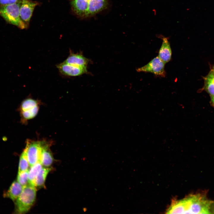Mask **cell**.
I'll list each match as a JSON object with an SVG mask.
<instances>
[{
  "label": "cell",
  "instance_id": "6da1fadb",
  "mask_svg": "<svg viewBox=\"0 0 214 214\" xmlns=\"http://www.w3.org/2000/svg\"><path fill=\"white\" fill-rule=\"evenodd\" d=\"M166 212L169 214H214V201L209 199L204 193L190 195L174 201Z\"/></svg>",
  "mask_w": 214,
  "mask_h": 214
},
{
  "label": "cell",
  "instance_id": "7a4b0ae2",
  "mask_svg": "<svg viewBox=\"0 0 214 214\" xmlns=\"http://www.w3.org/2000/svg\"><path fill=\"white\" fill-rule=\"evenodd\" d=\"M36 196V187L28 184L23 187V191L15 202V212L17 214L26 213L35 202Z\"/></svg>",
  "mask_w": 214,
  "mask_h": 214
},
{
  "label": "cell",
  "instance_id": "3957f363",
  "mask_svg": "<svg viewBox=\"0 0 214 214\" xmlns=\"http://www.w3.org/2000/svg\"><path fill=\"white\" fill-rule=\"evenodd\" d=\"M21 2L0 5V16L8 23L23 29L28 26L20 17V9Z\"/></svg>",
  "mask_w": 214,
  "mask_h": 214
},
{
  "label": "cell",
  "instance_id": "277c9868",
  "mask_svg": "<svg viewBox=\"0 0 214 214\" xmlns=\"http://www.w3.org/2000/svg\"><path fill=\"white\" fill-rule=\"evenodd\" d=\"M47 143L43 141L27 142L25 148L30 166L40 161L42 151Z\"/></svg>",
  "mask_w": 214,
  "mask_h": 214
},
{
  "label": "cell",
  "instance_id": "5b68a950",
  "mask_svg": "<svg viewBox=\"0 0 214 214\" xmlns=\"http://www.w3.org/2000/svg\"><path fill=\"white\" fill-rule=\"evenodd\" d=\"M165 64L158 56L146 65L138 68L137 70L138 72L151 73L157 76L164 77L165 75Z\"/></svg>",
  "mask_w": 214,
  "mask_h": 214
},
{
  "label": "cell",
  "instance_id": "8992f818",
  "mask_svg": "<svg viewBox=\"0 0 214 214\" xmlns=\"http://www.w3.org/2000/svg\"><path fill=\"white\" fill-rule=\"evenodd\" d=\"M56 67L62 74L67 76H78L87 72L86 68L69 64L64 62L56 65Z\"/></svg>",
  "mask_w": 214,
  "mask_h": 214
},
{
  "label": "cell",
  "instance_id": "52a82bcc",
  "mask_svg": "<svg viewBox=\"0 0 214 214\" xmlns=\"http://www.w3.org/2000/svg\"><path fill=\"white\" fill-rule=\"evenodd\" d=\"M38 3L32 0H22L20 9V17L28 26L34 9Z\"/></svg>",
  "mask_w": 214,
  "mask_h": 214
},
{
  "label": "cell",
  "instance_id": "ba28073f",
  "mask_svg": "<svg viewBox=\"0 0 214 214\" xmlns=\"http://www.w3.org/2000/svg\"><path fill=\"white\" fill-rule=\"evenodd\" d=\"M89 0H71V5L74 13L82 18L87 17Z\"/></svg>",
  "mask_w": 214,
  "mask_h": 214
},
{
  "label": "cell",
  "instance_id": "9c48e42d",
  "mask_svg": "<svg viewBox=\"0 0 214 214\" xmlns=\"http://www.w3.org/2000/svg\"><path fill=\"white\" fill-rule=\"evenodd\" d=\"M108 0H89L87 17L92 16L105 9Z\"/></svg>",
  "mask_w": 214,
  "mask_h": 214
},
{
  "label": "cell",
  "instance_id": "30bf717a",
  "mask_svg": "<svg viewBox=\"0 0 214 214\" xmlns=\"http://www.w3.org/2000/svg\"><path fill=\"white\" fill-rule=\"evenodd\" d=\"M89 60L81 53L75 54L72 51L66 59L64 62L67 64L86 68Z\"/></svg>",
  "mask_w": 214,
  "mask_h": 214
},
{
  "label": "cell",
  "instance_id": "8fae6325",
  "mask_svg": "<svg viewBox=\"0 0 214 214\" xmlns=\"http://www.w3.org/2000/svg\"><path fill=\"white\" fill-rule=\"evenodd\" d=\"M162 38V43L159 51L158 56L166 64L170 60L172 52L168 38L165 37Z\"/></svg>",
  "mask_w": 214,
  "mask_h": 214
},
{
  "label": "cell",
  "instance_id": "7c38bea8",
  "mask_svg": "<svg viewBox=\"0 0 214 214\" xmlns=\"http://www.w3.org/2000/svg\"><path fill=\"white\" fill-rule=\"evenodd\" d=\"M23 188V187L17 181H15L12 182L8 190L5 193L4 196L15 201L21 193Z\"/></svg>",
  "mask_w": 214,
  "mask_h": 214
},
{
  "label": "cell",
  "instance_id": "4fadbf2b",
  "mask_svg": "<svg viewBox=\"0 0 214 214\" xmlns=\"http://www.w3.org/2000/svg\"><path fill=\"white\" fill-rule=\"evenodd\" d=\"M40 161L44 167H49L52 164L54 158L47 143L43 147L41 153Z\"/></svg>",
  "mask_w": 214,
  "mask_h": 214
},
{
  "label": "cell",
  "instance_id": "5bb4252c",
  "mask_svg": "<svg viewBox=\"0 0 214 214\" xmlns=\"http://www.w3.org/2000/svg\"><path fill=\"white\" fill-rule=\"evenodd\" d=\"M204 88L210 96H214V67L204 78Z\"/></svg>",
  "mask_w": 214,
  "mask_h": 214
},
{
  "label": "cell",
  "instance_id": "9a60e30c",
  "mask_svg": "<svg viewBox=\"0 0 214 214\" xmlns=\"http://www.w3.org/2000/svg\"><path fill=\"white\" fill-rule=\"evenodd\" d=\"M51 170L49 167H43L40 170L35 179L34 185L36 187L43 186L45 184L46 177Z\"/></svg>",
  "mask_w": 214,
  "mask_h": 214
},
{
  "label": "cell",
  "instance_id": "2e32d148",
  "mask_svg": "<svg viewBox=\"0 0 214 214\" xmlns=\"http://www.w3.org/2000/svg\"><path fill=\"white\" fill-rule=\"evenodd\" d=\"M43 166L40 161H39L30 166L28 172L29 184L34 186V183L35 178Z\"/></svg>",
  "mask_w": 214,
  "mask_h": 214
},
{
  "label": "cell",
  "instance_id": "e0dca14e",
  "mask_svg": "<svg viewBox=\"0 0 214 214\" xmlns=\"http://www.w3.org/2000/svg\"><path fill=\"white\" fill-rule=\"evenodd\" d=\"M38 106H39L38 100L31 98L26 99L21 103L20 108V112L31 109Z\"/></svg>",
  "mask_w": 214,
  "mask_h": 214
},
{
  "label": "cell",
  "instance_id": "ac0fdd59",
  "mask_svg": "<svg viewBox=\"0 0 214 214\" xmlns=\"http://www.w3.org/2000/svg\"><path fill=\"white\" fill-rule=\"evenodd\" d=\"M30 166L27 158L26 150L24 149L20 157L18 172L28 170Z\"/></svg>",
  "mask_w": 214,
  "mask_h": 214
},
{
  "label": "cell",
  "instance_id": "d6986e66",
  "mask_svg": "<svg viewBox=\"0 0 214 214\" xmlns=\"http://www.w3.org/2000/svg\"><path fill=\"white\" fill-rule=\"evenodd\" d=\"M39 110V106L26 111L20 112L22 119L25 120L34 118L38 114Z\"/></svg>",
  "mask_w": 214,
  "mask_h": 214
},
{
  "label": "cell",
  "instance_id": "ffe728a7",
  "mask_svg": "<svg viewBox=\"0 0 214 214\" xmlns=\"http://www.w3.org/2000/svg\"><path fill=\"white\" fill-rule=\"evenodd\" d=\"M29 169L18 172L17 181L23 187L29 184Z\"/></svg>",
  "mask_w": 214,
  "mask_h": 214
},
{
  "label": "cell",
  "instance_id": "44dd1931",
  "mask_svg": "<svg viewBox=\"0 0 214 214\" xmlns=\"http://www.w3.org/2000/svg\"><path fill=\"white\" fill-rule=\"evenodd\" d=\"M22 0H0V5H4L21 2Z\"/></svg>",
  "mask_w": 214,
  "mask_h": 214
},
{
  "label": "cell",
  "instance_id": "7402d4cb",
  "mask_svg": "<svg viewBox=\"0 0 214 214\" xmlns=\"http://www.w3.org/2000/svg\"><path fill=\"white\" fill-rule=\"evenodd\" d=\"M211 97V103L214 106V96H210Z\"/></svg>",
  "mask_w": 214,
  "mask_h": 214
}]
</instances>
